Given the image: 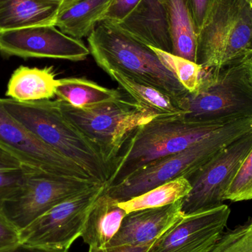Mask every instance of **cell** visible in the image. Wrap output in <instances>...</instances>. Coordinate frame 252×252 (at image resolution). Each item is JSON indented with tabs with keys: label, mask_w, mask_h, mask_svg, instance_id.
<instances>
[{
	"label": "cell",
	"mask_w": 252,
	"mask_h": 252,
	"mask_svg": "<svg viewBox=\"0 0 252 252\" xmlns=\"http://www.w3.org/2000/svg\"><path fill=\"white\" fill-rule=\"evenodd\" d=\"M230 123L190 121L182 114L154 118L126 139L111 166L106 185L119 184L148 164L185 151Z\"/></svg>",
	"instance_id": "1"
},
{
	"label": "cell",
	"mask_w": 252,
	"mask_h": 252,
	"mask_svg": "<svg viewBox=\"0 0 252 252\" xmlns=\"http://www.w3.org/2000/svg\"><path fill=\"white\" fill-rule=\"evenodd\" d=\"M6 111L31 133L89 176L106 184L109 167L98 148L62 112L56 100L18 101L2 98Z\"/></svg>",
	"instance_id": "2"
},
{
	"label": "cell",
	"mask_w": 252,
	"mask_h": 252,
	"mask_svg": "<svg viewBox=\"0 0 252 252\" xmlns=\"http://www.w3.org/2000/svg\"><path fill=\"white\" fill-rule=\"evenodd\" d=\"M87 41L90 54L104 72L118 71L175 100L188 93L149 46L126 33L116 24L101 21Z\"/></svg>",
	"instance_id": "3"
},
{
	"label": "cell",
	"mask_w": 252,
	"mask_h": 252,
	"mask_svg": "<svg viewBox=\"0 0 252 252\" xmlns=\"http://www.w3.org/2000/svg\"><path fill=\"white\" fill-rule=\"evenodd\" d=\"M176 104L190 121L228 123L252 118V82L245 58L206 68L198 90L176 99Z\"/></svg>",
	"instance_id": "4"
},
{
	"label": "cell",
	"mask_w": 252,
	"mask_h": 252,
	"mask_svg": "<svg viewBox=\"0 0 252 252\" xmlns=\"http://www.w3.org/2000/svg\"><path fill=\"white\" fill-rule=\"evenodd\" d=\"M251 130L252 118L233 121L185 151L148 164L119 184L106 186V192L118 202H124L169 181L187 178L222 148Z\"/></svg>",
	"instance_id": "5"
},
{
	"label": "cell",
	"mask_w": 252,
	"mask_h": 252,
	"mask_svg": "<svg viewBox=\"0 0 252 252\" xmlns=\"http://www.w3.org/2000/svg\"><path fill=\"white\" fill-rule=\"evenodd\" d=\"M59 103L65 116L98 148L109 170L132 132L158 117L126 94L90 107H74L62 100Z\"/></svg>",
	"instance_id": "6"
},
{
	"label": "cell",
	"mask_w": 252,
	"mask_h": 252,
	"mask_svg": "<svg viewBox=\"0 0 252 252\" xmlns=\"http://www.w3.org/2000/svg\"><path fill=\"white\" fill-rule=\"evenodd\" d=\"M252 52L250 0H216L197 37L196 63L207 69L245 58Z\"/></svg>",
	"instance_id": "7"
},
{
	"label": "cell",
	"mask_w": 252,
	"mask_h": 252,
	"mask_svg": "<svg viewBox=\"0 0 252 252\" xmlns=\"http://www.w3.org/2000/svg\"><path fill=\"white\" fill-rule=\"evenodd\" d=\"M252 149V130L241 135L186 178L192 189L182 200L184 216L223 205L225 195Z\"/></svg>",
	"instance_id": "8"
},
{
	"label": "cell",
	"mask_w": 252,
	"mask_h": 252,
	"mask_svg": "<svg viewBox=\"0 0 252 252\" xmlns=\"http://www.w3.org/2000/svg\"><path fill=\"white\" fill-rule=\"evenodd\" d=\"M98 184L62 201L19 231L21 244L47 249H68L81 237L90 210L106 189Z\"/></svg>",
	"instance_id": "9"
},
{
	"label": "cell",
	"mask_w": 252,
	"mask_h": 252,
	"mask_svg": "<svg viewBox=\"0 0 252 252\" xmlns=\"http://www.w3.org/2000/svg\"><path fill=\"white\" fill-rule=\"evenodd\" d=\"M98 184L33 170L0 213L21 231L55 206Z\"/></svg>",
	"instance_id": "10"
},
{
	"label": "cell",
	"mask_w": 252,
	"mask_h": 252,
	"mask_svg": "<svg viewBox=\"0 0 252 252\" xmlns=\"http://www.w3.org/2000/svg\"><path fill=\"white\" fill-rule=\"evenodd\" d=\"M0 148L30 168L54 176L97 182L14 119L3 106L2 98H0Z\"/></svg>",
	"instance_id": "11"
},
{
	"label": "cell",
	"mask_w": 252,
	"mask_h": 252,
	"mask_svg": "<svg viewBox=\"0 0 252 252\" xmlns=\"http://www.w3.org/2000/svg\"><path fill=\"white\" fill-rule=\"evenodd\" d=\"M0 54L4 58L84 61L90 54L81 39L66 35L54 25L0 32Z\"/></svg>",
	"instance_id": "12"
},
{
	"label": "cell",
	"mask_w": 252,
	"mask_h": 252,
	"mask_svg": "<svg viewBox=\"0 0 252 252\" xmlns=\"http://www.w3.org/2000/svg\"><path fill=\"white\" fill-rule=\"evenodd\" d=\"M226 204L185 216L157 240L148 252H210L227 226Z\"/></svg>",
	"instance_id": "13"
},
{
	"label": "cell",
	"mask_w": 252,
	"mask_h": 252,
	"mask_svg": "<svg viewBox=\"0 0 252 252\" xmlns=\"http://www.w3.org/2000/svg\"><path fill=\"white\" fill-rule=\"evenodd\" d=\"M182 200L164 207L127 213L119 231L107 247L145 245L155 242L185 216L182 210Z\"/></svg>",
	"instance_id": "14"
},
{
	"label": "cell",
	"mask_w": 252,
	"mask_h": 252,
	"mask_svg": "<svg viewBox=\"0 0 252 252\" xmlns=\"http://www.w3.org/2000/svg\"><path fill=\"white\" fill-rule=\"evenodd\" d=\"M116 25L149 47L173 53L168 14L162 0H142L128 16Z\"/></svg>",
	"instance_id": "15"
},
{
	"label": "cell",
	"mask_w": 252,
	"mask_h": 252,
	"mask_svg": "<svg viewBox=\"0 0 252 252\" xmlns=\"http://www.w3.org/2000/svg\"><path fill=\"white\" fill-rule=\"evenodd\" d=\"M127 213L119 202L104 192L93 204L81 234L90 247L103 248L117 235Z\"/></svg>",
	"instance_id": "16"
},
{
	"label": "cell",
	"mask_w": 252,
	"mask_h": 252,
	"mask_svg": "<svg viewBox=\"0 0 252 252\" xmlns=\"http://www.w3.org/2000/svg\"><path fill=\"white\" fill-rule=\"evenodd\" d=\"M61 4L56 0H0V32L54 25Z\"/></svg>",
	"instance_id": "17"
},
{
	"label": "cell",
	"mask_w": 252,
	"mask_h": 252,
	"mask_svg": "<svg viewBox=\"0 0 252 252\" xmlns=\"http://www.w3.org/2000/svg\"><path fill=\"white\" fill-rule=\"evenodd\" d=\"M59 84L53 66H20L11 75L5 95L22 102L52 100L56 97Z\"/></svg>",
	"instance_id": "18"
},
{
	"label": "cell",
	"mask_w": 252,
	"mask_h": 252,
	"mask_svg": "<svg viewBox=\"0 0 252 252\" xmlns=\"http://www.w3.org/2000/svg\"><path fill=\"white\" fill-rule=\"evenodd\" d=\"M111 0H78L59 10L54 25L72 38L88 36L101 21Z\"/></svg>",
	"instance_id": "19"
},
{
	"label": "cell",
	"mask_w": 252,
	"mask_h": 252,
	"mask_svg": "<svg viewBox=\"0 0 252 252\" xmlns=\"http://www.w3.org/2000/svg\"><path fill=\"white\" fill-rule=\"evenodd\" d=\"M171 34L172 54L196 63L197 32L188 0H164Z\"/></svg>",
	"instance_id": "20"
},
{
	"label": "cell",
	"mask_w": 252,
	"mask_h": 252,
	"mask_svg": "<svg viewBox=\"0 0 252 252\" xmlns=\"http://www.w3.org/2000/svg\"><path fill=\"white\" fill-rule=\"evenodd\" d=\"M124 94L86 78L71 77L59 79L56 97L74 107L86 108L118 100Z\"/></svg>",
	"instance_id": "21"
},
{
	"label": "cell",
	"mask_w": 252,
	"mask_h": 252,
	"mask_svg": "<svg viewBox=\"0 0 252 252\" xmlns=\"http://www.w3.org/2000/svg\"><path fill=\"white\" fill-rule=\"evenodd\" d=\"M105 72L119 85L129 97L138 104L155 112L157 116L182 114L176 104V100L159 90L140 84L118 71L107 70Z\"/></svg>",
	"instance_id": "22"
},
{
	"label": "cell",
	"mask_w": 252,
	"mask_h": 252,
	"mask_svg": "<svg viewBox=\"0 0 252 252\" xmlns=\"http://www.w3.org/2000/svg\"><path fill=\"white\" fill-rule=\"evenodd\" d=\"M191 189L192 187L186 178H178L128 201L120 202L119 206L127 213L136 210L164 207L183 199L189 194Z\"/></svg>",
	"instance_id": "23"
},
{
	"label": "cell",
	"mask_w": 252,
	"mask_h": 252,
	"mask_svg": "<svg viewBox=\"0 0 252 252\" xmlns=\"http://www.w3.org/2000/svg\"><path fill=\"white\" fill-rule=\"evenodd\" d=\"M33 170H36L26 167L0 148V211L4 203L16 195L28 175Z\"/></svg>",
	"instance_id": "24"
},
{
	"label": "cell",
	"mask_w": 252,
	"mask_h": 252,
	"mask_svg": "<svg viewBox=\"0 0 252 252\" xmlns=\"http://www.w3.org/2000/svg\"><path fill=\"white\" fill-rule=\"evenodd\" d=\"M151 47L163 64L171 71L188 93L198 90L202 81L206 68L180 56Z\"/></svg>",
	"instance_id": "25"
},
{
	"label": "cell",
	"mask_w": 252,
	"mask_h": 252,
	"mask_svg": "<svg viewBox=\"0 0 252 252\" xmlns=\"http://www.w3.org/2000/svg\"><path fill=\"white\" fill-rule=\"evenodd\" d=\"M225 200L232 202L252 200V149L234 178Z\"/></svg>",
	"instance_id": "26"
},
{
	"label": "cell",
	"mask_w": 252,
	"mask_h": 252,
	"mask_svg": "<svg viewBox=\"0 0 252 252\" xmlns=\"http://www.w3.org/2000/svg\"><path fill=\"white\" fill-rule=\"evenodd\" d=\"M141 1L142 0H111L101 21L119 23L136 8Z\"/></svg>",
	"instance_id": "27"
},
{
	"label": "cell",
	"mask_w": 252,
	"mask_h": 252,
	"mask_svg": "<svg viewBox=\"0 0 252 252\" xmlns=\"http://www.w3.org/2000/svg\"><path fill=\"white\" fill-rule=\"evenodd\" d=\"M197 32H199L207 20L216 0H188Z\"/></svg>",
	"instance_id": "28"
},
{
	"label": "cell",
	"mask_w": 252,
	"mask_h": 252,
	"mask_svg": "<svg viewBox=\"0 0 252 252\" xmlns=\"http://www.w3.org/2000/svg\"><path fill=\"white\" fill-rule=\"evenodd\" d=\"M19 243V231L0 213V250Z\"/></svg>",
	"instance_id": "29"
},
{
	"label": "cell",
	"mask_w": 252,
	"mask_h": 252,
	"mask_svg": "<svg viewBox=\"0 0 252 252\" xmlns=\"http://www.w3.org/2000/svg\"><path fill=\"white\" fill-rule=\"evenodd\" d=\"M154 243L139 246H117V247H106L103 248L90 247L89 252H148Z\"/></svg>",
	"instance_id": "30"
},
{
	"label": "cell",
	"mask_w": 252,
	"mask_h": 252,
	"mask_svg": "<svg viewBox=\"0 0 252 252\" xmlns=\"http://www.w3.org/2000/svg\"><path fill=\"white\" fill-rule=\"evenodd\" d=\"M0 252H69L68 249H47L31 247L19 243L17 245L4 250H0Z\"/></svg>",
	"instance_id": "31"
},
{
	"label": "cell",
	"mask_w": 252,
	"mask_h": 252,
	"mask_svg": "<svg viewBox=\"0 0 252 252\" xmlns=\"http://www.w3.org/2000/svg\"><path fill=\"white\" fill-rule=\"evenodd\" d=\"M245 62L248 68L249 74H250V79L252 82V52L249 53L245 57Z\"/></svg>",
	"instance_id": "32"
},
{
	"label": "cell",
	"mask_w": 252,
	"mask_h": 252,
	"mask_svg": "<svg viewBox=\"0 0 252 252\" xmlns=\"http://www.w3.org/2000/svg\"><path fill=\"white\" fill-rule=\"evenodd\" d=\"M78 1V0H63L61 4V8L62 7H66V6L69 5V4H72V3L75 2V1Z\"/></svg>",
	"instance_id": "33"
},
{
	"label": "cell",
	"mask_w": 252,
	"mask_h": 252,
	"mask_svg": "<svg viewBox=\"0 0 252 252\" xmlns=\"http://www.w3.org/2000/svg\"><path fill=\"white\" fill-rule=\"evenodd\" d=\"M56 1H60L61 3L62 2V1H63V0H56Z\"/></svg>",
	"instance_id": "34"
},
{
	"label": "cell",
	"mask_w": 252,
	"mask_h": 252,
	"mask_svg": "<svg viewBox=\"0 0 252 252\" xmlns=\"http://www.w3.org/2000/svg\"><path fill=\"white\" fill-rule=\"evenodd\" d=\"M250 1H251V3H252V0H250Z\"/></svg>",
	"instance_id": "35"
},
{
	"label": "cell",
	"mask_w": 252,
	"mask_h": 252,
	"mask_svg": "<svg viewBox=\"0 0 252 252\" xmlns=\"http://www.w3.org/2000/svg\"></svg>",
	"instance_id": "36"
},
{
	"label": "cell",
	"mask_w": 252,
	"mask_h": 252,
	"mask_svg": "<svg viewBox=\"0 0 252 252\" xmlns=\"http://www.w3.org/2000/svg\"><path fill=\"white\" fill-rule=\"evenodd\" d=\"M162 1H164V0H162Z\"/></svg>",
	"instance_id": "37"
}]
</instances>
